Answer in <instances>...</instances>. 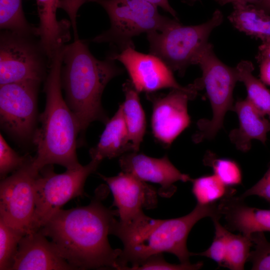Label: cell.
<instances>
[{
	"label": "cell",
	"mask_w": 270,
	"mask_h": 270,
	"mask_svg": "<svg viewBox=\"0 0 270 270\" xmlns=\"http://www.w3.org/2000/svg\"><path fill=\"white\" fill-rule=\"evenodd\" d=\"M0 28L1 30L38 36V28L26 18L22 0H0Z\"/></svg>",
	"instance_id": "24"
},
{
	"label": "cell",
	"mask_w": 270,
	"mask_h": 270,
	"mask_svg": "<svg viewBox=\"0 0 270 270\" xmlns=\"http://www.w3.org/2000/svg\"><path fill=\"white\" fill-rule=\"evenodd\" d=\"M149 2L157 6H160L165 11L170 13L176 19L178 20L177 14L175 10L170 6L168 0H146Z\"/></svg>",
	"instance_id": "36"
},
{
	"label": "cell",
	"mask_w": 270,
	"mask_h": 270,
	"mask_svg": "<svg viewBox=\"0 0 270 270\" xmlns=\"http://www.w3.org/2000/svg\"><path fill=\"white\" fill-rule=\"evenodd\" d=\"M114 61L108 57L98 60L90 52L88 44L77 38L64 46L62 86L81 133L94 121L106 124L108 120L102 104V94L108 82L123 72Z\"/></svg>",
	"instance_id": "4"
},
{
	"label": "cell",
	"mask_w": 270,
	"mask_h": 270,
	"mask_svg": "<svg viewBox=\"0 0 270 270\" xmlns=\"http://www.w3.org/2000/svg\"><path fill=\"white\" fill-rule=\"evenodd\" d=\"M190 0V2H191V3H194L196 1H199L200 0Z\"/></svg>",
	"instance_id": "40"
},
{
	"label": "cell",
	"mask_w": 270,
	"mask_h": 270,
	"mask_svg": "<svg viewBox=\"0 0 270 270\" xmlns=\"http://www.w3.org/2000/svg\"><path fill=\"white\" fill-rule=\"evenodd\" d=\"M162 254H158L149 257L140 264L132 267H126L124 270H196L203 266L202 262L196 264H172L168 262L163 258Z\"/></svg>",
	"instance_id": "32"
},
{
	"label": "cell",
	"mask_w": 270,
	"mask_h": 270,
	"mask_svg": "<svg viewBox=\"0 0 270 270\" xmlns=\"http://www.w3.org/2000/svg\"><path fill=\"white\" fill-rule=\"evenodd\" d=\"M244 200L231 194L220 201L219 209L226 228L250 238L254 233L270 232V210L250 207Z\"/></svg>",
	"instance_id": "17"
},
{
	"label": "cell",
	"mask_w": 270,
	"mask_h": 270,
	"mask_svg": "<svg viewBox=\"0 0 270 270\" xmlns=\"http://www.w3.org/2000/svg\"><path fill=\"white\" fill-rule=\"evenodd\" d=\"M223 20V14L218 10L208 21L198 25L184 26L174 18L162 31L146 34L150 54L161 59L172 71L182 76L188 67L194 64L198 52L208 42L212 32Z\"/></svg>",
	"instance_id": "6"
},
{
	"label": "cell",
	"mask_w": 270,
	"mask_h": 270,
	"mask_svg": "<svg viewBox=\"0 0 270 270\" xmlns=\"http://www.w3.org/2000/svg\"><path fill=\"white\" fill-rule=\"evenodd\" d=\"M253 243L252 238L242 234H236L229 230L227 236L226 254L223 267L232 270H244L248 260Z\"/></svg>",
	"instance_id": "26"
},
{
	"label": "cell",
	"mask_w": 270,
	"mask_h": 270,
	"mask_svg": "<svg viewBox=\"0 0 270 270\" xmlns=\"http://www.w3.org/2000/svg\"><path fill=\"white\" fill-rule=\"evenodd\" d=\"M256 59L258 62L266 59L270 60V39L262 41L258 47Z\"/></svg>",
	"instance_id": "35"
},
{
	"label": "cell",
	"mask_w": 270,
	"mask_h": 270,
	"mask_svg": "<svg viewBox=\"0 0 270 270\" xmlns=\"http://www.w3.org/2000/svg\"><path fill=\"white\" fill-rule=\"evenodd\" d=\"M99 176L106 182L112 194L113 206L117 208L120 222H130L142 213L143 208L156 207V192L145 182L123 172L114 176Z\"/></svg>",
	"instance_id": "14"
},
{
	"label": "cell",
	"mask_w": 270,
	"mask_h": 270,
	"mask_svg": "<svg viewBox=\"0 0 270 270\" xmlns=\"http://www.w3.org/2000/svg\"><path fill=\"white\" fill-rule=\"evenodd\" d=\"M32 158L3 178L0 184V218L24 236L34 232L36 180L39 172L32 168Z\"/></svg>",
	"instance_id": "10"
},
{
	"label": "cell",
	"mask_w": 270,
	"mask_h": 270,
	"mask_svg": "<svg viewBox=\"0 0 270 270\" xmlns=\"http://www.w3.org/2000/svg\"><path fill=\"white\" fill-rule=\"evenodd\" d=\"M101 161L92 159L85 166L56 174L52 164L43 168L36 180V204L33 232L39 230L70 200L86 195L84 187L88 177Z\"/></svg>",
	"instance_id": "9"
},
{
	"label": "cell",
	"mask_w": 270,
	"mask_h": 270,
	"mask_svg": "<svg viewBox=\"0 0 270 270\" xmlns=\"http://www.w3.org/2000/svg\"><path fill=\"white\" fill-rule=\"evenodd\" d=\"M119 164L123 172L145 182L160 184L158 194L161 196L170 197L175 192L174 182L192 180L188 174L177 169L166 156L154 158L138 152H130L120 157Z\"/></svg>",
	"instance_id": "15"
},
{
	"label": "cell",
	"mask_w": 270,
	"mask_h": 270,
	"mask_svg": "<svg viewBox=\"0 0 270 270\" xmlns=\"http://www.w3.org/2000/svg\"><path fill=\"white\" fill-rule=\"evenodd\" d=\"M263 0H243L244 3L258 6Z\"/></svg>",
	"instance_id": "39"
},
{
	"label": "cell",
	"mask_w": 270,
	"mask_h": 270,
	"mask_svg": "<svg viewBox=\"0 0 270 270\" xmlns=\"http://www.w3.org/2000/svg\"><path fill=\"white\" fill-rule=\"evenodd\" d=\"M221 6L225 5L227 4H232L233 6L240 4H246L243 0H215Z\"/></svg>",
	"instance_id": "37"
},
{
	"label": "cell",
	"mask_w": 270,
	"mask_h": 270,
	"mask_svg": "<svg viewBox=\"0 0 270 270\" xmlns=\"http://www.w3.org/2000/svg\"><path fill=\"white\" fill-rule=\"evenodd\" d=\"M10 270H68L75 268L58 253L40 230L21 238Z\"/></svg>",
	"instance_id": "16"
},
{
	"label": "cell",
	"mask_w": 270,
	"mask_h": 270,
	"mask_svg": "<svg viewBox=\"0 0 270 270\" xmlns=\"http://www.w3.org/2000/svg\"><path fill=\"white\" fill-rule=\"evenodd\" d=\"M48 55L38 34L1 30L0 86L46 79Z\"/></svg>",
	"instance_id": "8"
},
{
	"label": "cell",
	"mask_w": 270,
	"mask_h": 270,
	"mask_svg": "<svg viewBox=\"0 0 270 270\" xmlns=\"http://www.w3.org/2000/svg\"><path fill=\"white\" fill-rule=\"evenodd\" d=\"M106 190L98 188L88 206L60 209L39 230L75 270H119L122 250L112 248L108 238L118 214L102 204Z\"/></svg>",
	"instance_id": "1"
},
{
	"label": "cell",
	"mask_w": 270,
	"mask_h": 270,
	"mask_svg": "<svg viewBox=\"0 0 270 270\" xmlns=\"http://www.w3.org/2000/svg\"><path fill=\"white\" fill-rule=\"evenodd\" d=\"M254 250L250 252L248 260L252 264L253 270H270V242L262 232L252 235Z\"/></svg>",
	"instance_id": "31"
},
{
	"label": "cell",
	"mask_w": 270,
	"mask_h": 270,
	"mask_svg": "<svg viewBox=\"0 0 270 270\" xmlns=\"http://www.w3.org/2000/svg\"><path fill=\"white\" fill-rule=\"evenodd\" d=\"M250 196H258L270 204V166L262 178L240 197L244 199Z\"/></svg>",
	"instance_id": "33"
},
{
	"label": "cell",
	"mask_w": 270,
	"mask_h": 270,
	"mask_svg": "<svg viewBox=\"0 0 270 270\" xmlns=\"http://www.w3.org/2000/svg\"><path fill=\"white\" fill-rule=\"evenodd\" d=\"M64 46L56 52L45 79L46 106L40 116V126L32 136L36 153L30 164L36 172L50 164H60L66 170L82 166L76 154L79 124L62 94L61 69Z\"/></svg>",
	"instance_id": "3"
},
{
	"label": "cell",
	"mask_w": 270,
	"mask_h": 270,
	"mask_svg": "<svg viewBox=\"0 0 270 270\" xmlns=\"http://www.w3.org/2000/svg\"><path fill=\"white\" fill-rule=\"evenodd\" d=\"M32 158L21 156L16 152L0 134V174L2 179L10 172L20 169L31 160Z\"/></svg>",
	"instance_id": "30"
},
{
	"label": "cell",
	"mask_w": 270,
	"mask_h": 270,
	"mask_svg": "<svg viewBox=\"0 0 270 270\" xmlns=\"http://www.w3.org/2000/svg\"><path fill=\"white\" fill-rule=\"evenodd\" d=\"M134 152L120 104L114 116L106 124L98 144L90 150L91 159L102 161Z\"/></svg>",
	"instance_id": "20"
},
{
	"label": "cell",
	"mask_w": 270,
	"mask_h": 270,
	"mask_svg": "<svg viewBox=\"0 0 270 270\" xmlns=\"http://www.w3.org/2000/svg\"><path fill=\"white\" fill-rule=\"evenodd\" d=\"M22 234L0 218V270H10Z\"/></svg>",
	"instance_id": "27"
},
{
	"label": "cell",
	"mask_w": 270,
	"mask_h": 270,
	"mask_svg": "<svg viewBox=\"0 0 270 270\" xmlns=\"http://www.w3.org/2000/svg\"><path fill=\"white\" fill-rule=\"evenodd\" d=\"M60 0H36L40 24L38 36L50 64L58 50L66 45L70 38V22L66 20L58 21L56 17Z\"/></svg>",
	"instance_id": "19"
},
{
	"label": "cell",
	"mask_w": 270,
	"mask_h": 270,
	"mask_svg": "<svg viewBox=\"0 0 270 270\" xmlns=\"http://www.w3.org/2000/svg\"><path fill=\"white\" fill-rule=\"evenodd\" d=\"M232 110L238 115L239 126L231 130L229 138L238 150L248 151L253 140L266 143L268 134L270 132V120H267L246 99L236 102Z\"/></svg>",
	"instance_id": "18"
},
{
	"label": "cell",
	"mask_w": 270,
	"mask_h": 270,
	"mask_svg": "<svg viewBox=\"0 0 270 270\" xmlns=\"http://www.w3.org/2000/svg\"><path fill=\"white\" fill-rule=\"evenodd\" d=\"M233 8L228 19L234 28L262 41L270 39V14L252 4H240Z\"/></svg>",
	"instance_id": "21"
},
{
	"label": "cell",
	"mask_w": 270,
	"mask_h": 270,
	"mask_svg": "<svg viewBox=\"0 0 270 270\" xmlns=\"http://www.w3.org/2000/svg\"><path fill=\"white\" fill-rule=\"evenodd\" d=\"M124 100L120 104L134 152H138L146 129V120L138 94L130 80L122 84Z\"/></svg>",
	"instance_id": "22"
},
{
	"label": "cell",
	"mask_w": 270,
	"mask_h": 270,
	"mask_svg": "<svg viewBox=\"0 0 270 270\" xmlns=\"http://www.w3.org/2000/svg\"><path fill=\"white\" fill-rule=\"evenodd\" d=\"M194 64L198 65L202 71V76L194 82L198 90L206 89L212 111L211 120L202 119L197 122L198 130L193 140L199 142L214 138L222 127L226 112L234 106L233 92L238 78L235 67L220 60L210 42L198 52Z\"/></svg>",
	"instance_id": "5"
},
{
	"label": "cell",
	"mask_w": 270,
	"mask_h": 270,
	"mask_svg": "<svg viewBox=\"0 0 270 270\" xmlns=\"http://www.w3.org/2000/svg\"><path fill=\"white\" fill-rule=\"evenodd\" d=\"M219 218H212L214 226L215 232L213 241L210 246L205 251L190 252L191 256H200L208 258L223 267L226 258L227 236L228 230L220 222Z\"/></svg>",
	"instance_id": "29"
},
{
	"label": "cell",
	"mask_w": 270,
	"mask_h": 270,
	"mask_svg": "<svg viewBox=\"0 0 270 270\" xmlns=\"http://www.w3.org/2000/svg\"><path fill=\"white\" fill-rule=\"evenodd\" d=\"M40 84L25 82L0 86L1 127L18 139L32 137L35 131Z\"/></svg>",
	"instance_id": "12"
},
{
	"label": "cell",
	"mask_w": 270,
	"mask_h": 270,
	"mask_svg": "<svg viewBox=\"0 0 270 270\" xmlns=\"http://www.w3.org/2000/svg\"><path fill=\"white\" fill-rule=\"evenodd\" d=\"M205 164L212 168L214 174L227 186L240 184L242 180L241 170L234 160L216 158L212 153L204 157Z\"/></svg>",
	"instance_id": "28"
},
{
	"label": "cell",
	"mask_w": 270,
	"mask_h": 270,
	"mask_svg": "<svg viewBox=\"0 0 270 270\" xmlns=\"http://www.w3.org/2000/svg\"><path fill=\"white\" fill-rule=\"evenodd\" d=\"M101 5L107 12L110 27L92 40L108 42L121 51L134 47L132 38L142 33L162 31L173 21L161 15L157 6L146 0H88Z\"/></svg>",
	"instance_id": "7"
},
{
	"label": "cell",
	"mask_w": 270,
	"mask_h": 270,
	"mask_svg": "<svg viewBox=\"0 0 270 270\" xmlns=\"http://www.w3.org/2000/svg\"><path fill=\"white\" fill-rule=\"evenodd\" d=\"M206 217L221 218L218 204H197L188 214L176 218L154 219L142 212L126 222L116 220L110 234L118 236L124 245L118 259L119 270L136 266L163 252L174 254L180 263H190L188 235L194 226Z\"/></svg>",
	"instance_id": "2"
},
{
	"label": "cell",
	"mask_w": 270,
	"mask_h": 270,
	"mask_svg": "<svg viewBox=\"0 0 270 270\" xmlns=\"http://www.w3.org/2000/svg\"><path fill=\"white\" fill-rule=\"evenodd\" d=\"M192 192L198 204L206 205L217 202L234 194L214 174L192 179Z\"/></svg>",
	"instance_id": "25"
},
{
	"label": "cell",
	"mask_w": 270,
	"mask_h": 270,
	"mask_svg": "<svg viewBox=\"0 0 270 270\" xmlns=\"http://www.w3.org/2000/svg\"><path fill=\"white\" fill-rule=\"evenodd\" d=\"M257 6L262 9L270 15V0H263L260 5Z\"/></svg>",
	"instance_id": "38"
},
{
	"label": "cell",
	"mask_w": 270,
	"mask_h": 270,
	"mask_svg": "<svg viewBox=\"0 0 270 270\" xmlns=\"http://www.w3.org/2000/svg\"><path fill=\"white\" fill-rule=\"evenodd\" d=\"M258 63L260 80L264 84L270 86V60H264Z\"/></svg>",
	"instance_id": "34"
},
{
	"label": "cell",
	"mask_w": 270,
	"mask_h": 270,
	"mask_svg": "<svg viewBox=\"0 0 270 270\" xmlns=\"http://www.w3.org/2000/svg\"><path fill=\"white\" fill-rule=\"evenodd\" d=\"M238 81L244 84L246 100L262 114L267 115L270 120V90L252 74L253 64L246 60L240 62L235 67Z\"/></svg>",
	"instance_id": "23"
},
{
	"label": "cell",
	"mask_w": 270,
	"mask_h": 270,
	"mask_svg": "<svg viewBox=\"0 0 270 270\" xmlns=\"http://www.w3.org/2000/svg\"><path fill=\"white\" fill-rule=\"evenodd\" d=\"M108 57L124 65L139 93H152L166 88H184L176 80L172 70L154 55L138 52L134 47L130 46L118 53H112Z\"/></svg>",
	"instance_id": "13"
},
{
	"label": "cell",
	"mask_w": 270,
	"mask_h": 270,
	"mask_svg": "<svg viewBox=\"0 0 270 270\" xmlns=\"http://www.w3.org/2000/svg\"><path fill=\"white\" fill-rule=\"evenodd\" d=\"M198 90L194 82L182 88H172L166 94H146L152 106L151 118L154 138L169 146L190 122L188 100L194 99Z\"/></svg>",
	"instance_id": "11"
}]
</instances>
